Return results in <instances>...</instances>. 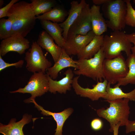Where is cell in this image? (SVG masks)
<instances>
[{"label":"cell","mask_w":135,"mask_h":135,"mask_svg":"<svg viewBox=\"0 0 135 135\" xmlns=\"http://www.w3.org/2000/svg\"><path fill=\"white\" fill-rule=\"evenodd\" d=\"M7 17L12 21V35L18 34L25 38L34 28L37 19L32 3L24 1L13 4Z\"/></svg>","instance_id":"6da1fadb"},{"label":"cell","mask_w":135,"mask_h":135,"mask_svg":"<svg viewBox=\"0 0 135 135\" xmlns=\"http://www.w3.org/2000/svg\"><path fill=\"white\" fill-rule=\"evenodd\" d=\"M129 101V99L126 98L106 101L109 104V107L106 109L102 108L97 110L98 115L109 123L110 132H113L114 127L119 122L120 126H126L128 124L130 113Z\"/></svg>","instance_id":"7a4b0ae2"},{"label":"cell","mask_w":135,"mask_h":135,"mask_svg":"<svg viewBox=\"0 0 135 135\" xmlns=\"http://www.w3.org/2000/svg\"><path fill=\"white\" fill-rule=\"evenodd\" d=\"M124 31L116 30L110 35L104 36L102 48L106 59H112L124 52L127 56L131 53L132 45L127 39Z\"/></svg>","instance_id":"3957f363"},{"label":"cell","mask_w":135,"mask_h":135,"mask_svg":"<svg viewBox=\"0 0 135 135\" xmlns=\"http://www.w3.org/2000/svg\"><path fill=\"white\" fill-rule=\"evenodd\" d=\"M105 57L102 47L92 58L78 59L76 60L77 69L73 71L74 74L82 75L90 78L97 82H102L104 79L103 63Z\"/></svg>","instance_id":"277c9868"},{"label":"cell","mask_w":135,"mask_h":135,"mask_svg":"<svg viewBox=\"0 0 135 135\" xmlns=\"http://www.w3.org/2000/svg\"><path fill=\"white\" fill-rule=\"evenodd\" d=\"M127 6L124 0H110L103 4L102 10L108 28L113 31H122L126 25Z\"/></svg>","instance_id":"5b68a950"},{"label":"cell","mask_w":135,"mask_h":135,"mask_svg":"<svg viewBox=\"0 0 135 135\" xmlns=\"http://www.w3.org/2000/svg\"><path fill=\"white\" fill-rule=\"evenodd\" d=\"M48 90V80L47 74L42 72H36L33 73L24 87L20 88L17 90L10 92L11 93L30 94L31 97L24 100L25 102L28 103L32 100H35L36 97L44 94Z\"/></svg>","instance_id":"8992f818"},{"label":"cell","mask_w":135,"mask_h":135,"mask_svg":"<svg viewBox=\"0 0 135 135\" xmlns=\"http://www.w3.org/2000/svg\"><path fill=\"white\" fill-rule=\"evenodd\" d=\"M24 59L27 70L33 73L45 74L47 69L52 66V62L44 56L41 47L36 41H33L31 48L26 52Z\"/></svg>","instance_id":"52a82bcc"},{"label":"cell","mask_w":135,"mask_h":135,"mask_svg":"<svg viewBox=\"0 0 135 135\" xmlns=\"http://www.w3.org/2000/svg\"><path fill=\"white\" fill-rule=\"evenodd\" d=\"M103 70L105 79L113 84L126 76L128 68L122 54L112 59L105 58L103 63Z\"/></svg>","instance_id":"ba28073f"},{"label":"cell","mask_w":135,"mask_h":135,"mask_svg":"<svg viewBox=\"0 0 135 135\" xmlns=\"http://www.w3.org/2000/svg\"><path fill=\"white\" fill-rule=\"evenodd\" d=\"M92 30L90 8L89 5L87 4L70 27L68 32L67 40L77 35H86Z\"/></svg>","instance_id":"9c48e42d"},{"label":"cell","mask_w":135,"mask_h":135,"mask_svg":"<svg viewBox=\"0 0 135 135\" xmlns=\"http://www.w3.org/2000/svg\"><path fill=\"white\" fill-rule=\"evenodd\" d=\"M80 76L74 78L72 86L76 94L80 96L88 98L92 101L98 100L100 98H104L106 94V88L108 81L104 79L103 82L98 81L96 84L92 86L93 88H84L78 82Z\"/></svg>","instance_id":"30bf717a"},{"label":"cell","mask_w":135,"mask_h":135,"mask_svg":"<svg viewBox=\"0 0 135 135\" xmlns=\"http://www.w3.org/2000/svg\"><path fill=\"white\" fill-rule=\"evenodd\" d=\"M30 43L28 40L22 36L14 35L1 42L0 55L4 56L10 52H16L20 55L22 54L29 48Z\"/></svg>","instance_id":"8fae6325"},{"label":"cell","mask_w":135,"mask_h":135,"mask_svg":"<svg viewBox=\"0 0 135 135\" xmlns=\"http://www.w3.org/2000/svg\"><path fill=\"white\" fill-rule=\"evenodd\" d=\"M95 35L92 30L85 36L77 35L67 39L62 48L69 55H77L89 43Z\"/></svg>","instance_id":"7c38bea8"},{"label":"cell","mask_w":135,"mask_h":135,"mask_svg":"<svg viewBox=\"0 0 135 135\" xmlns=\"http://www.w3.org/2000/svg\"><path fill=\"white\" fill-rule=\"evenodd\" d=\"M74 74L73 71L69 68L64 73L65 76L58 81L53 80L47 74L48 80V91L54 94H56V92L60 94H66L67 90H71Z\"/></svg>","instance_id":"4fadbf2b"},{"label":"cell","mask_w":135,"mask_h":135,"mask_svg":"<svg viewBox=\"0 0 135 135\" xmlns=\"http://www.w3.org/2000/svg\"><path fill=\"white\" fill-rule=\"evenodd\" d=\"M76 60H74L62 48L60 55L54 65L47 70V74L54 80L57 78L59 72L64 69L72 67L77 69Z\"/></svg>","instance_id":"5bb4252c"},{"label":"cell","mask_w":135,"mask_h":135,"mask_svg":"<svg viewBox=\"0 0 135 135\" xmlns=\"http://www.w3.org/2000/svg\"><path fill=\"white\" fill-rule=\"evenodd\" d=\"M87 3L84 0H82L80 3L72 1L70 3V8L68 12V17L62 22L59 24L63 28L62 35L66 40H67L68 30L80 14L83 8Z\"/></svg>","instance_id":"9a60e30c"},{"label":"cell","mask_w":135,"mask_h":135,"mask_svg":"<svg viewBox=\"0 0 135 135\" xmlns=\"http://www.w3.org/2000/svg\"><path fill=\"white\" fill-rule=\"evenodd\" d=\"M32 116L24 114L22 119L16 122V119L12 118L7 125L0 123V132L4 135H24L22 129L26 124L31 121Z\"/></svg>","instance_id":"2e32d148"},{"label":"cell","mask_w":135,"mask_h":135,"mask_svg":"<svg viewBox=\"0 0 135 135\" xmlns=\"http://www.w3.org/2000/svg\"><path fill=\"white\" fill-rule=\"evenodd\" d=\"M53 40L45 30H44L40 33L36 42L41 48L50 54L55 62L60 57L62 48L56 44Z\"/></svg>","instance_id":"e0dca14e"},{"label":"cell","mask_w":135,"mask_h":135,"mask_svg":"<svg viewBox=\"0 0 135 135\" xmlns=\"http://www.w3.org/2000/svg\"><path fill=\"white\" fill-rule=\"evenodd\" d=\"M30 102L34 103L35 107L39 111H41V113L44 116H51L54 118L57 124V127L55 130L54 135H62V128L64 123L73 111V109L69 108L65 109L59 112H54L45 110L43 108L38 104L35 100H32Z\"/></svg>","instance_id":"ac0fdd59"},{"label":"cell","mask_w":135,"mask_h":135,"mask_svg":"<svg viewBox=\"0 0 135 135\" xmlns=\"http://www.w3.org/2000/svg\"><path fill=\"white\" fill-rule=\"evenodd\" d=\"M100 10V6L94 4L90 8L92 30L96 35L98 36L106 32L108 28L106 20Z\"/></svg>","instance_id":"d6986e66"},{"label":"cell","mask_w":135,"mask_h":135,"mask_svg":"<svg viewBox=\"0 0 135 135\" xmlns=\"http://www.w3.org/2000/svg\"><path fill=\"white\" fill-rule=\"evenodd\" d=\"M42 27L54 40L58 45L62 48L66 40L62 35L63 30L59 24L47 20H40Z\"/></svg>","instance_id":"ffe728a7"},{"label":"cell","mask_w":135,"mask_h":135,"mask_svg":"<svg viewBox=\"0 0 135 135\" xmlns=\"http://www.w3.org/2000/svg\"><path fill=\"white\" fill-rule=\"evenodd\" d=\"M104 35H95L92 41L77 55L78 59L92 58L102 47Z\"/></svg>","instance_id":"44dd1931"},{"label":"cell","mask_w":135,"mask_h":135,"mask_svg":"<svg viewBox=\"0 0 135 135\" xmlns=\"http://www.w3.org/2000/svg\"><path fill=\"white\" fill-rule=\"evenodd\" d=\"M68 15V12L61 5H56L50 11L40 15L36 16L37 19L47 20L54 22L62 23Z\"/></svg>","instance_id":"7402d4cb"},{"label":"cell","mask_w":135,"mask_h":135,"mask_svg":"<svg viewBox=\"0 0 135 135\" xmlns=\"http://www.w3.org/2000/svg\"><path fill=\"white\" fill-rule=\"evenodd\" d=\"M110 84L108 82L106 88V94L104 98L105 101L126 98L129 99L130 100L135 101V88L129 92L125 93L119 86H115L114 88H112Z\"/></svg>","instance_id":"603a6c76"},{"label":"cell","mask_w":135,"mask_h":135,"mask_svg":"<svg viewBox=\"0 0 135 135\" xmlns=\"http://www.w3.org/2000/svg\"><path fill=\"white\" fill-rule=\"evenodd\" d=\"M126 60L128 72L124 78L120 79L115 86H125L130 84H135V54L131 53Z\"/></svg>","instance_id":"cb8c5ba5"},{"label":"cell","mask_w":135,"mask_h":135,"mask_svg":"<svg viewBox=\"0 0 135 135\" xmlns=\"http://www.w3.org/2000/svg\"><path fill=\"white\" fill-rule=\"evenodd\" d=\"M34 12L36 16L50 11L57 5L55 0H31Z\"/></svg>","instance_id":"d4e9b609"},{"label":"cell","mask_w":135,"mask_h":135,"mask_svg":"<svg viewBox=\"0 0 135 135\" xmlns=\"http://www.w3.org/2000/svg\"><path fill=\"white\" fill-rule=\"evenodd\" d=\"M12 21L11 19H0V39L3 40L12 35Z\"/></svg>","instance_id":"484cf974"},{"label":"cell","mask_w":135,"mask_h":135,"mask_svg":"<svg viewBox=\"0 0 135 135\" xmlns=\"http://www.w3.org/2000/svg\"><path fill=\"white\" fill-rule=\"evenodd\" d=\"M127 6L125 19L126 25L135 27V10L133 8L130 0H124Z\"/></svg>","instance_id":"4316f807"},{"label":"cell","mask_w":135,"mask_h":135,"mask_svg":"<svg viewBox=\"0 0 135 135\" xmlns=\"http://www.w3.org/2000/svg\"><path fill=\"white\" fill-rule=\"evenodd\" d=\"M24 62L23 60H20L18 62L14 63H10L6 62L0 55V71L11 66H14L16 68H21L23 66Z\"/></svg>","instance_id":"83f0119b"},{"label":"cell","mask_w":135,"mask_h":135,"mask_svg":"<svg viewBox=\"0 0 135 135\" xmlns=\"http://www.w3.org/2000/svg\"><path fill=\"white\" fill-rule=\"evenodd\" d=\"M19 0H12L5 6L0 9V18L7 16L8 13L13 4L18 2Z\"/></svg>","instance_id":"f1b7e54d"},{"label":"cell","mask_w":135,"mask_h":135,"mask_svg":"<svg viewBox=\"0 0 135 135\" xmlns=\"http://www.w3.org/2000/svg\"><path fill=\"white\" fill-rule=\"evenodd\" d=\"M103 126V122L99 118H95L92 120L90 122V126L95 131H98L100 130Z\"/></svg>","instance_id":"f546056e"},{"label":"cell","mask_w":135,"mask_h":135,"mask_svg":"<svg viewBox=\"0 0 135 135\" xmlns=\"http://www.w3.org/2000/svg\"><path fill=\"white\" fill-rule=\"evenodd\" d=\"M126 37L131 43H132L134 45L131 49L132 53L135 54V32L130 34H126Z\"/></svg>","instance_id":"4dcf8cb0"},{"label":"cell","mask_w":135,"mask_h":135,"mask_svg":"<svg viewBox=\"0 0 135 135\" xmlns=\"http://www.w3.org/2000/svg\"><path fill=\"white\" fill-rule=\"evenodd\" d=\"M135 132V120L130 121L126 126V132L128 134L132 132Z\"/></svg>","instance_id":"1f68e13d"},{"label":"cell","mask_w":135,"mask_h":135,"mask_svg":"<svg viewBox=\"0 0 135 135\" xmlns=\"http://www.w3.org/2000/svg\"><path fill=\"white\" fill-rule=\"evenodd\" d=\"M110 0H93L92 1L94 4L100 6L110 1Z\"/></svg>","instance_id":"d6a6232c"},{"label":"cell","mask_w":135,"mask_h":135,"mask_svg":"<svg viewBox=\"0 0 135 135\" xmlns=\"http://www.w3.org/2000/svg\"><path fill=\"white\" fill-rule=\"evenodd\" d=\"M120 126V124L119 122L114 126L113 129L114 135H118V129Z\"/></svg>","instance_id":"836d02e7"},{"label":"cell","mask_w":135,"mask_h":135,"mask_svg":"<svg viewBox=\"0 0 135 135\" xmlns=\"http://www.w3.org/2000/svg\"><path fill=\"white\" fill-rule=\"evenodd\" d=\"M4 1L3 0H0V8H2V6L4 4Z\"/></svg>","instance_id":"e575fe53"},{"label":"cell","mask_w":135,"mask_h":135,"mask_svg":"<svg viewBox=\"0 0 135 135\" xmlns=\"http://www.w3.org/2000/svg\"><path fill=\"white\" fill-rule=\"evenodd\" d=\"M133 2L134 3H135V0H133Z\"/></svg>","instance_id":"d590c367"}]
</instances>
